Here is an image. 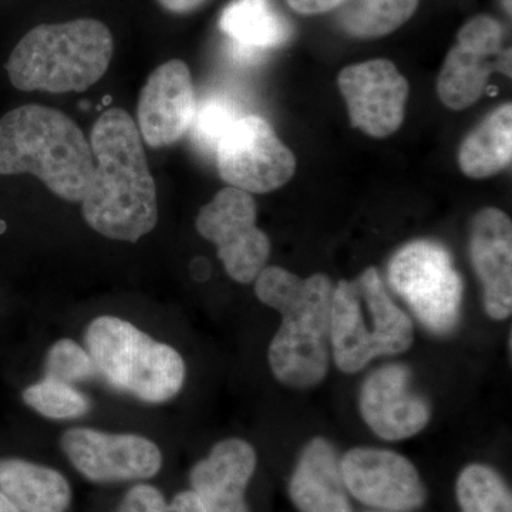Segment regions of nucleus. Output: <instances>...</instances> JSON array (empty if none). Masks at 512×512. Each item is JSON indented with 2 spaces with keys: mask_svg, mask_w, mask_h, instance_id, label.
I'll use <instances>...</instances> for the list:
<instances>
[{
  "mask_svg": "<svg viewBox=\"0 0 512 512\" xmlns=\"http://www.w3.org/2000/svg\"><path fill=\"white\" fill-rule=\"evenodd\" d=\"M256 463L255 448L248 441L222 440L192 467L191 490L208 512H249L245 493Z\"/></svg>",
  "mask_w": 512,
  "mask_h": 512,
  "instance_id": "dca6fc26",
  "label": "nucleus"
},
{
  "mask_svg": "<svg viewBox=\"0 0 512 512\" xmlns=\"http://www.w3.org/2000/svg\"><path fill=\"white\" fill-rule=\"evenodd\" d=\"M359 407L367 426L386 441L410 439L430 420L429 404L410 389V372L400 365L380 367L367 377Z\"/></svg>",
  "mask_w": 512,
  "mask_h": 512,
  "instance_id": "4468645a",
  "label": "nucleus"
},
{
  "mask_svg": "<svg viewBox=\"0 0 512 512\" xmlns=\"http://www.w3.org/2000/svg\"><path fill=\"white\" fill-rule=\"evenodd\" d=\"M22 399L26 406L50 420L80 419L92 407L89 397L77 390L73 384L49 377L26 387Z\"/></svg>",
  "mask_w": 512,
  "mask_h": 512,
  "instance_id": "b1692460",
  "label": "nucleus"
},
{
  "mask_svg": "<svg viewBox=\"0 0 512 512\" xmlns=\"http://www.w3.org/2000/svg\"><path fill=\"white\" fill-rule=\"evenodd\" d=\"M340 92L352 126L367 136H392L403 124L409 83L396 64L386 59L353 64L340 72Z\"/></svg>",
  "mask_w": 512,
  "mask_h": 512,
  "instance_id": "f8f14e48",
  "label": "nucleus"
},
{
  "mask_svg": "<svg viewBox=\"0 0 512 512\" xmlns=\"http://www.w3.org/2000/svg\"><path fill=\"white\" fill-rule=\"evenodd\" d=\"M389 282L430 332L446 335L458 325L463 279L443 245L424 239L407 244L390 261Z\"/></svg>",
  "mask_w": 512,
  "mask_h": 512,
  "instance_id": "0eeeda50",
  "label": "nucleus"
},
{
  "mask_svg": "<svg viewBox=\"0 0 512 512\" xmlns=\"http://www.w3.org/2000/svg\"><path fill=\"white\" fill-rule=\"evenodd\" d=\"M90 146L94 173L82 201L84 220L103 237L134 244L158 222L156 183L137 124L127 111H104Z\"/></svg>",
  "mask_w": 512,
  "mask_h": 512,
  "instance_id": "f257e3e1",
  "label": "nucleus"
},
{
  "mask_svg": "<svg viewBox=\"0 0 512 512\" xmlns=\"http://www.w3.org/2000/svg\"><path fill=\"white\" fill-rule=\"evenodd\" d=\"M238 107L229 97L217 94L197 103L191 123L192 141L201 150L215 153L218 141L234 121L239 119Z\"/></svg>",
  "mask_w": 512,
  "mask_h": 512,
  "instance_id": "393cba45",
  "label": "nucleus"
},
{
  "mask_svg": "<svg viewBox=\"0 0 512 512\" xmlns=\"http://www.w3.org/2000/svg\"><path fill=\"white\" fill-rule=\"evenodd\" d=\"M60 447L73 467L97 484L148 480L163 467L160 447L140 434L73 427L64 431Z\"/></svg>",
  "mask_w": 512,
  "mask_h": 512,
  "instance_id": "9d476101",
  "label": "nucleus"
},
{
  "mask_svg": "<svg viewBox=\"0 0 512 512\" xmlns=\"http://www.w3.org/2000/svg\"><path fill=\"white\" fill-rule=\"evenodd\" d=\"M45 373L49 379L74 384L92 380L96 367L87 349L72 339H60L47 350Z\"/></svg>",
  "mask_w": 512,
  "mask_h": 512,
  "instance_id": "a878e982",
  "label": "nucleus"
},
{
  "mask_svg": "<svg viewBox=\"0 0 512 512\" xmlns=\"http://www.w3.org/2000/svg\"><path fill=\"white\" fill-rule=\"evenodd\" d=\"M207 0H158L161 6L168 12L190 13L192 10L200 8Z\"/></svg>",
  "mask_w": 512,
  "mask_h": 512,
  "instance_id": "c756f323",
  "label": "nucleus"
},
{
  "mask_svg": "<svg viewBox=\"0 0 512 512\" xmlns=\"http://www.w3.org/2000/svg\"><path fill=\"white\" fill-rule=\"evenodd\" d=\"M197 99L190 69L183 60L161 64L141 89L137 128L148 147L177 143L190 131Z\"/></svg>",
  "mask_w": 512,
  "mask_h": 512,
  "instance_id": "ddd939ff",
  "label": "nucleus"
},
{
  "mask_svg": "<svg viewBox=\"0 0 512 512\" xmlns=\"http://www.w3.org/2000/svg\"><path fill=\"white\" fill-rule=\"evenodd\" d=\"M220 28L244 62H255L266 50L285 45L292 33L271 0H234L222 12Z\"/></svg>",
  "mask_w": 512,
  "mask_h": 512,
  "instance_id": "6ab92c4d",
  "label": "nucleus"
},
{
  "mask_svg": "<svg viewBox=\"0 0 512 512\" xmlns=\"http://www.w3.org/2000/svg\"><path fill=\"white\" fill-rule=\"evenodd\" d=\"M165 512H208L200 497L192 490L181 491L167 503Z\"/></svg>",
  "mask_w": 512,
  "mask_h": 512,
  "instance_id": "c85d7f7f",
  "label": "nucleus"
},
{
  "mask_svg": "<svg viewBox=\"0 0 512 512\" xmlns=\"http://www.w3.org/2000/svg\"><path fill=\"white\" fill-rule=\"evenodd\" d=\"M217 167L229 187L266 194L284 187L296 170V158L261 116H241L218 141Z\"/></svg>",
  "mask_w": 512,
  "mask_h": 512,
  "instance_id": "6e6552de",
  "label": "nucleus"
},
{
  "mask_svg": "<svg viewBox=\"0 0 512 512\" xmlns=\"http://www.w3.org/2000/svg\"><path fill=\"white\" fill-rule=\"evenodd\" d=\"M113 52V35L100 20L39 25L13 49L6 72L23 92L80 93L106 74Z\"/></svg>",
  "mask_w": 512,
  "mask_h": 512,
  "instance_id": "20e7f679",
  "label": "nucleus"
},
{
  "mask_svg": "<svg viewBox=\"0 0 512 512\" xmlns=\"http://www.w3.org/2000/svg\"><path fill=\"white\" fill-rule=\"evenodd\" d=\"M511 76V50L488 49L457 39L448 52L437 80V93L448 109L461 111L473 106L487 89L491 74Z\"/></svg>",
  "mask_w": 512,
  "mask_h": 512,
  "instance_id": "a211bd4d",
  "label": "nucleus"
},
{
  "mask_svg": "<svg viewBox=\"0 0 512 512\" xmlns=\"http://www.w3.org/2000/svg\"><path fill=\"white\" fill-rule=\"evenodd\" d=\"M0 512H20L8 495L0 491Z\"/></svg>",
  "mask_w": 512,
  "mask_h": 512,
  "instance_id": "7c9ffc66",
  "label": "nucleus"
},
{
  "mask_svg": "<svg viewBox=\"0 0 512 512\" xmlns=\"http://www.w3.org/2000/svg\"><path fill=\"white\" fill-rule=\"evenodd\" d=\"M0 491L20 512H66L72 503V487L55 468L0 458Z\"/></svg>",
  "mask_w": 512,
  "mask_h": 512,
  "instance_id": "aec40b11",
  "label": "nucleus"
},
{
  "mask_svg": "<svg viewBox=\"0 0 512 512\" xmlns=\"http://www.w3.org/2000/svg\"><path fill=\"white\" fill-rule=\"evenodd\" d=\"M412 320L392 301L376 268L333 288L330 349L343 373H357L373 359L412 348Z\"/></svg>",
  "mask_w": 512,
  "mask_h": 512,
  "instance_id": "39448f33",
  "label": "nucleus"
},
{
  "mask_svg": "<svg viewBox=\"0 0 512 512\" xmlns=\"http://www.w3.org/2000/svg\"><path fill=\"white\" fill-rule=\"evenodd\" d=\"M470 255L484 288L485 312L494 320L512 312V224L498 208H484L474 217Z\"/></svg>",
  "mask_w": 512,
  "mask_h": 512,
  "instance_id": "2eb2a0df",
  "label": "nucleus"
},
{
  "mask_svg": "<svg viewBox=\"0 0 512 512\" xmlns=\"http://www.w3.org/2000/svg\"><path fill=\"white\" fill-rule=\"evenodd\" d=\"M93 173L92 146L62 111L26 104L0 119V175L32 174L57 197L82 202Z\"/></svg>",
  "mask_w": 512,
  "mask_h": 512,
  "instance_id": "7ed1b4c3",
  "label": "nucleus"
},
{
  "mask_svg": "<svg viewBox=\"0 0 512 512\" xmlns=\"http://www.w3.org/2000/svg\"><path fill=\"white\" fill-rule=\"evenodd\" d=\"M348 493L387 511H413L426 503L419 471L406 457L383 448L356 447L340 460Z\"/></svg>",
  "mask_w": 512,
  "mask_h": 512,
  "instance_id": "9b49d317",
  "label": "nucleus"
},
{
  "mask_svg": "<svg viewBox=\"0 0 512 512\" xmlns=\"http://www.w3.org/2000/svg\"><path fill=\"white\" fill-rule=\"evenodd\" d=\"M461 512H512V495L503 478L484 464H470L457 478Z\"/></svg>",
  "mask_w": 512,
  "mask_h": 512,
  "instance_id": "5701e85b",
  "label": "nucleus"
},
{
  "mask_svg": "<svg viewBox=\"0 0 512 512\" xmlns=\"http://www.w3.org/2000/svg\"><path fill=\"white\" fill-rule=\"evenodd\" d=\"M339 16L350 36L376 39L393 33L416 12L419 0H348Z\"/></svg>",
  "mask_w": 512,
  "mask_h": 512,
  "instance_id": "4be33fe9",
  "label": "nucleus"
},
{
  "mask_svg": "<svg viewBox=\"0 0 512 512\" xmlns=\"http://www.w3.org/2000/svg\"><path fill=\"white\" fill-rule=\"evenodd\" d=\"M198 234L217 245L225 271L239 284H251L271 255V241L256 227V204L249 192L227 187L201 208Z\"/></svg>",
  "mask_w": 512,
  "mask_h": 512,
  "instance_id": "1a4fd4ad",
  "label": "nucleus"
},
{
  "mask_svg": "<svg viewBox=\"0 0 512 512\" xmlns=\"http://www.w3.org/2000/svg\"><path fill=\"white\" fill-rule=\"evenodd\" d=\"M512 104H503L474 128L461 144L458 164L470 178L493 177L511 164Z\"/></svg>",
  "mask_w": 512,
  "mask_h": 512,
  "instance_id": "412c9836",
  "label": "nucleus"
},
{
  "mask_svg": "<svg viewBox=\"0 0 512 512\" xmlns=\"http://www.w3.org/2000/svg\"><path fill=\"white\" fill-rule=\"evenodd\" d=\"M97 375L141 402L161 404L183 389L187 367L167 343L117 316H97L84 332Z\"/></svg>",
  "mask_w": 512,
  "mask_h": 512,
  "instance_id": "423d86ee",
  "label": "nucleus"
},
{
  "mask_svg": "<svg viewBox=\"0 0 512 512\" xmlns=\"http://www.w3.org/2000/svg\"><path fill=\"white\" fill-rule=\"evenodd\" d=\"M333 288L326 275L299 278L279 266H265L256 276V298L282 316L268 360L285 386L309 389L328 375Z\"/></svg>",
  "mask_w": 512,
  "mask_h": 512,
  "instance_id": "f03ea898",
  "label": "nucleus"
},
{
  "mask_svg": "<svg viewBox=\"0 0 512 512\" xmlns=\"http://www.w3.org/2000/svg\"><path fill=\"white\" fill-rule=\"evenodd\" d=\"M289 497L299 512H353L338 453L328 440L315 437L303 448Z\"/></svg>",
  "mask_w": 512,
  "mask_h": 512,
  "instance_id": "f3484780",
  "label": "nucleus"
},
{
  "mask_svg": "<svg viewBox=\"0 0 512 512\" xmlns=\"http://www.w3.org/2000/svg\"><path fill=\"white\" fill-rule=\"evenodd\" d=\"M301 15H320L345 5L348 0H286Z\"/></svg>",
  "mask_w": 512,
  "mask_h": 512,
  "instance_id": "cd10ccee",
  "label": "nucleus"
},
{
  "mask_svg": "<svg viewBox=\"0 0 512 512\" xmlns=\"http://www.w3.org/2000/svg\"><path fill=\"white\" fill-rule=\"evenodd\" d=\"M167 500L157 487L136 484L124 494L116 512H165Z\"/></svg>",
  "mask_w": 512,
  "mask_h": 512,
  "instance_id": "bb28decb",
  "label": "nucleus"
}]
</instances>
